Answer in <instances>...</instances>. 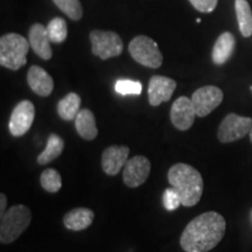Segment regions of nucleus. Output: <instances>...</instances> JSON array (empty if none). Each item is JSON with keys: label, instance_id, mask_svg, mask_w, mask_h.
Here are the masks:
<instances>
[{"label": "nucleus", "instance_id": "obj_1", "mask_svg": "<svg viewBox=\"0 0 252 252\" xmlns=\"http://www.w3.org/2000/svg\"><path fill=\"white\" fill-rule=\"evenodd\" d=\"M226 222L220 214L208 212L188 223L180 237V245L186 252H208L222 241Z\"/></svg>", "mask_w": 252, "mask_h": 252}, {"label": "nucleus", "instance_id": "obj_2", "mask_svg": "<svg viewBox=\"0 0 252 252\" xmlns=\"http://www.w3.org/2000/svg\"><path fill=\"white\" fill-rule=\"evenodd\" d=\"M168 182L180 195L185 207H193L198 203L203 193V179L196 168L187 163H175L169 168Z\"/></svg>", "mask_w": 252, "mask_h": 252}, {"label": "nucleus", "instance_id": "obj_3", "mask_svg": "<svg viewBox=\"0 0 252 252\" xmlns=\"http://www.w3.org/2000/svg\"><path fill=\"white\" fill-rule=\"evenodd\" d=\"M0 242L11 244L26 231L32 222L31 209L24 204H17L0 216Z\"/></svg>", "mask_w": 252, "mask_h": 252}, {"label": "nucleus", "instance_id": "obj_4", "mask_svg": "<svg viewBox=\"0 0 252 252\" xmlns=\"http://www.w3.org/2000/svg\"><path fill=\"white\" fill-rule=\"evenodd\" d=\"M30 41L17 33H8L0 39V64L2 67L18 70L27 63Z\"/></svg>", "mask_w": 252, "mask_h": 252}, {"label": "nucleus", "instance_id": "obj_5", "mask_svg": "<svg viewBox=\"0 0 252 252\" xmlns=\"http://www.w3.org/2000/svg\"><path fill=\"white\" fill-rule=\"evenodd\" d=\"M128 52L134 61L149 68H159L163 60L158 43L146 35L135 36L128 45Z\"/></svg>", "mask_w": 252, "mask_h": 252}, {"label": "nucleus", "instance_id": "obj_6", "mask_svg": "<svg viewBox=\"0 0 252 252\" xmlns=\"http://www.w3.org/2000/svg\"><path fill=\"white\" fill-rule=\"evenodd\" d=\"M90 41L94 55L102 60L119 56L124 49L121 36L115 32L93 31L90 33Z\"/></svg>", "mask_w": 252, "mask_h": 252}, {"label": "nucleus", "instance_id": "obj_7", "mask_svg": "<svg viewBox=\"0 0 252 252\" xmlns=\"http://www.w3.org/2000/svg\"><path fill=\"white\" fill-rule=\"evenodd\" d=\"M251 127V118L242 117L236 113H229L220 124L217 137H219L220 143H234V141L242 139L250 133Z\"/></svg>", "mask_w": 252, "mask_h": 252}, {"label": "nucleus", "instance_id": "obj_8", "mask_svg": "<svg viewBox=\"0 0 252 252\" xmlns=\"http://www.w3.org/2000/svg\"><path fill=\"white\" fill-rule=\"evenodd\" d=\"M35 118V108L31 100H21L14 106L9 118L8 128L13 137L26 134Z\"/></svg>", "mask_w": 252, "mask_h": 252}, {"label": "nucleus", "instance_id": "obj_9", "mask_svg": "<svg viewBox=\"0 0 252 252\" xmlns=\"http://www.w3.org/2000/svg\"><path fill=\"white\" fill-rule=\"evenodd\" d=\"M223 100V91L215 86H206L197 89L191 96L195 112L198 117H206Z\"/></svg>", "mask_w": 252, "mask_h": 252}, {"label": "nucleus", "instance_id": "obj_10", "mask_svg": "<svg viewBox=\"0 0 252 252\" xmlns=\"http://www.w3.org/2000/svg\"><path fill=\"white\" fill-rule=\"evenodd\" d=\"M151 173V161L146 157L135 156L127 160L123 171V181L130 188L145 184Z\"/></svg>", "mask_w": 252, "mask_h": 252}, {"label": "nucleus", "instance_id": "obj_11", "mask_svg": "<svg viewBox=\"0 0 252 252\" xmlns=\"http://www.w3.org/2000/svg\"><path fill=\"white\" fill-rule=\"evenodd\" d=\"M196 112H195L193 102L186 96L179 97L173 103L171 109V122L174 127L180 131H186L194 124Z\"/></svg>", "mask_w": 252, "mask_h": 252}, {"label": "nucleus", "instance_id": "obj_12", "mask_svg": "<svg viewBox=\"0 0 252 252\" xmlns=\"http://www.w3.org/2000/svg\"><path fill=\"white\" fill-rule=\"evenodd\" d=\"M176 82L169 77L153 76L149 83V102L152 106H158L171 99L175 91Z\"/></svg>", "mask_w": 252, "mask_h": 252}, {"label": "nucleus", "instance_id": "obj_13", "mask_svg": "<svg viewBox=\"0 0 252 252\" xmlns=\"http://www.w3.org/2000/svg\"><path fill=\"white\" fill-rule=\"evenodd\" d=\"M127 146H110L102 154V168L108 175H117L127 162Z\"/></svg>", "mask_w": 252, "mask_h": 252}, {"label": "nucleus", "instance_id": "obj_14", "mask_svg": "<svg viewBox=\"0 0 252 252\" xmlns=\"http://www.w3.org/2000/svg\"><path fill=\"white\" fill-rule=\"evenodd\" d=\"M28 41L31 48L37 56L42 60H49L53 56V50L50 47V37L47 27L41 24H34L28 33Z\"/></svg>", "mask_w": 252, "mask_h": 252}, {"label": "nucleus", "instance_id": "obj_15", "mask_svg": "<svg viewBox=\"0 0 252 252\" xmlns=\"http://www.w3.org/2000/svg\"><path fill=\"white\" fill-rule=\"evenodd\" d=\"M27 83L33 93L42 97L49 96L54 90V81L45 69L32 65L27 72Z\"/></svg>", "mask_w": 252, "mask_h": 252}, {"label": "nucleus", "instance_id": "obj_16", "mask_svg": "<svg viewBox=\"0 0 252 252\" xmlns=\"http://www.w3.org/2000/svg\"><path fill=\"white\" fill-rule=\"evenodd\" d=\"M94 214L88 208H76L67 213L63 217V224L72 231H81L93 224Z\"/></svg>", "mask_w": 252, "mask_h": 252}, {"label": "nucleus", "instance_id": "obj_17", "mask_svg": "<svg viewBox=\"0 0 252 252\" xmlns=\"http://www.w3.org/2000/svg\"><path fill=\"white\" fill-rule=\"evenodd\" d=\"M236 46V39L234 34L230 32H224L220 34L219 39L216 40L215 45H214L212 59L215 64H224L228 60L231 58L232 53H234Z\"/></svg>", "mask_w": 252, "mask_h": 252}, {"label": "nucleus", "instance_id": "obj_18", "mask_svg": "<svg viewBox=\"0 0 252 252\" xmlns=\"http://www.w3.org/2000/svg\"><path fill=\"white\" fill-rule=\"evenodd\" d=\"M75 126L77 133L86 140H94L98 134L96 119L93 111L89 109H82L75 118Z\"/></svg>", "mask_w": 252, "mask_h": 252}, {"label": "nucleus", "instance_id": "obj_19", "mask_svg": "<svg viewBox=\"0 0 252 252\" xmlns=\"http://www.w3.org/2000/svg\"><path fill=\"white\" fill-rule=\"evenodd\" d=\"M81 97L77 94L70 93L63 97L58 104V113L60 118L65 122L74 121L81 111Z\"/></svg>", "mask_w": 252, "mask_h": 252}, {"label": "nucleus", "instance_id": "obj_20", "mask_svg": "<svg viewBox=\"0 0 252 252\" xmlns=\"http://www.w3.org/2000/svg\"><path fill=\"white\" fill-rule=\"evenodd\" d=\"M64 149V141L60 135L52 133L47 140L46 149L42 151L37 157V163L39 165H47L52 162L56 158H59Z\"/></svg>", "mask_w": 252, "mask_h": 252}, {"label": "nucleus", "instance_id": "obj_21", "mask_svg": "<svg viewBox=\"0 0 252 252\" xmlns=\"http://www.w3.org/2000/svg\"><path fill=\"white\" fill-rule=\"evenodd\" d=\"M235 9L237 15L239 31L244 37L252 34V11L248 0H235Z\"/></svg>", "mask_w": 252, "mask_h": 252}, {"label": "nucleus", "instance_id": "obj_22", "mask_svg": "<svg viewBox=\"0 0 252 252\" xmlns=\"http://www.w3.org/2000/svg\"><path fill=\"white\" fill-rule=\"evenodd\" d=\"M41 187L48 193H58L62 187V179L59 172L54 168H48L40 176Z\"/></svg>", "mask_w": 252, "mask_h": 252}, {"label": "nucleus", "instance_id": "obj_23", "mask_svg": "<svg viewBox=\"0 0 252 252\" xmlns=\"http://www.w3.org/2000/svg\"><path fill=\"white\" fill-rule=\"evenodd\" d=\"M50 41L54 43H62L65 41L68 35V26L64 19L55 18L49 21L48 26H47Z\"/></svg>", "mask_w": 252, "mask_h": 252}, {"label": "nucleus", "instance_id": "obj_24", "mask_svg": "<svg viewBox=\"0 0 252 252\" xmlns=\"http://www.w3.org/2000/svg\"><path fill=\"white\" fill-rule=\"evenodd\" d=\"M53 1L63 13L72 20H80L83 15V8L80 0H53Z\"/></svg>", "mask_w": 252, "mask_h": 252}, {"label": "nucleus", "instance_id": "obj_25", "mask_svg": "<svg viewBox=\"0 0 252 252\" xmlns=\"http://www.w3.org/2000/svg\"><path fill=\"white\" fill-rule=\"evenodd\" d=\"M116 91L122 96H127V94H134L139 96L143 90V86L139 81L132 80H118L115 86Z\"/></svg>", "mask_w": 252, "mask_h": 252}, {"label": "nucleus", "instance_id": "obj_26", "mask_svg": "<svg viewBox=\"0 0 252 252\" xmlns=\"http://www.w3.org/2000/svg\"><path fill=\"white\" fill-rule=\"evenodd\" d=\"M162 202L168 212L176 210L182 204L180 195L173 187L166 189L165 193L162 195Z\"/></svg>", "mask_w": 252, "mask_h": 252}, {"label": "nucleus", "instance_id": "obj_27", "mask_svg": "<svg viewBox=\"0 0 252 252\" xmlns=\"http://www.w3.org/2000/svg\"><path fill=\"white\" fill-rule=\"evenodd\" d=\"M189 1L197 11L203 12V13H210L216 8L219 0H189Z\"/></svg>", "mask_w": 252, "mask_h": 252}, {"label": "nucleus", "instance_id": "obj_28", "mask_svg": "<svg viewBox=\"0 0 252 252\" xmlns=\"http://www.w3.org/2000/svg\"><path fill=\"white\" fill-rule=\"evenodd\" d=\"M6 206H7V197L4 193L0 194V216H2L6 212Z\"/></svg>", "mask_w": 252, "mask_h": 252}, {"label": "nucleus", "instance_id": "obj_29", "mask_svg": "<svg viewBox=\"0 0 252 252\" xmlns=\"http://www.w3.org/2000/svg\"><path fill=\"white\" fill-rule=\"evenodd\" d=\"M249 137H250V139L252 141V127H251V130H250V133H249Z\"/></svg>", "mask_w": 252, "mask_h": 252}, {"label": "nucleus", "instance_id": "obj_30", "mask_svg": "<svg viewBox=\"0 0 252 252\" xmlns=\"http://www.w3.org/2000/svg\"><path fill=\"white\" fill-rule=\"evenodd\" d=\"M251 91H252V87H251Z\"/></svg>", "mask_w": 252, "mask_h": 252}]
</instances>
